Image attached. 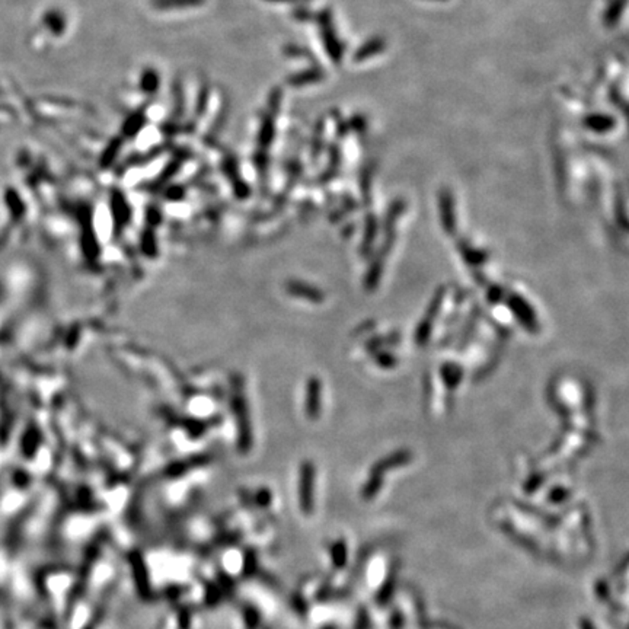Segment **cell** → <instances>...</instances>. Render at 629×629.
I'll return each instance as SVG.
<instances>
[{
	"label": "cell",
	"instance_id": "6da1fadb",
	"mask_svg": "<svg viewBox=\"0 0 629 629\" xmlns=\"http://www.w3.org/2000/svg\"><path fill=\"white\" fill-rule=\"evenodd\" d=\"M283 104V89L280 86H274L267 98L266 111L259 118V127L257 134V149L254 153L255 168L259 172L261 178L267 177L270 167V149L275 138V125Z\"/></svg>",
	"mask_w": 629,
	"mask_h": 629
},
{
	"label": "cell",
	"instance_id": "7a4b0ae2",
	"mask_svg": "<svg viewBox=\"0 0 629 629\" xmlns=\"http://www.w3.org/2000/svg\"><path fill=\"white\" fill-rule=\"evenodd\" d=\"M314 21H317V25H318V31H319L322 45L325 48V53L328 54L330 60L334 63L335 66L341 65L345 48L335 28L332 10L330 8L321 9L318 14L314 15Z\"/></svg>",
	"mask_w": 629,
	"mask_h": 629
},
{
	"label": "cell",
	"instance_id": "3957f363",
	"mask_svg": "<svg viewBox=\"0 0 629 629\" xmlns=\"http://www.w3.org/2000/svg\"><path fill=\"white\" fill-rule=\"evenodd\" d=\"M171 99H172V107H171L169 116L165 121L160 124V133L165 136L167 140H172L173 137H177L180 133H182L181 120L185 114L186 98H185L184 82L180 76L173 78V81H172Z\"/></svg>",
	"mask_w": 629,
	"mask_h": 629
},
{
	"label": "cell",
	"instance_id": "277c9868",
	"mask_svg": "<svg viewBox=\"0 0 629 629\" xmlns=\"http://www.w3.org/2000/svg\"><path fill=\"white\" fill-rule=\"evenodd\" d=\"M210 96H211V86H210V83L207 81H203V82H201L200 87H198V91H197L195 104H194V108H193V112H191V117L188 118L186 122L182 125V133L193 134L197 130L198 122L201 121V118H203L204 114L207 112Z\"/></svg>",
	"mask_w": 629,
	"mask_h": 629
},
{
	"label": "cell",
	"instance_id": "5b68a950",
	"mask_svg": "<svg viewBox=\"0 0 629 629\" xmlns=\"http://www.w3.org/2000/svg\"><path fill=\"white\" fill-rule=\"evenodd\" d=\"M229 114H231V100H229L228 95H224L216 117L213 118L207 133L203 137V143L206 146H215V143H217L222 131L224 130L226 124H228V121H229Z\"/></svg>",
	"mask_w": 629,
	"mask_h": 629
},
{
	"label": "cell",
	"instance_id": "8992f818",
	"mask_svg": "<svg viewBox=\"0 0 629 629\" xmlns=\"http://www.w3.org/2000/svg\"><path fill=\"white\" fill-rule=\"evenodd\" d=\"M326 78L323 67L319 65H310L308 69L288 74L286 83L292 87H306L310 85H317Z\"/></svg>",
	"mask_w": 629,
	"mask_h": 629
},
{
	"label": "cell",
	"instance_id": "52a82bcc",
	"mask_svg": "<svg viewBox=\"0 0 629 629\" xmlns=\"http://www.w3.org/2000/svg\"><path fill=\"white\" fill-rule=\"evenodd\" d=\"M193 155L191 152V149H188V147H178V149H175V153L172 155L171 160L168 162V165L162 169L160 175L159 177L152 182V190H156V188L162 186L163 184H165L167 181H169L175 173H177L181 167H182V163L186 160V159H190Z\"/></svg>",
	"mask_w": 629,
	"mask_h": 629
},
{
	"label": "cell",
	"instance_id": "ba28073f",
	"mask_svg": "<svg viewBox=\"0 0 629 629\" xmlns=\"http://www.w3.org/2000/svg\"><path fill=\"white\" fill-rule=\"evenodd\" d=\"M222 168L226 173V177L232 182L235 191L237 195L245 197L249 193L248 185L239 177V169H237V162L235 155L231 152V150H226L223 160H222Z\"/></svg>",
	"mask_w": 629,
	"mask_h": 629
},
{
	"label": "cell",
	"instance_id": "9c48e42d",
	"mask_svg": "<svg viewBox=\"0 0 629 629\" xmlns=\"http://www.w3.org/2000/svg\"><path fill=\"white\" fill-rule=\"evenodd\" d=\"M147 104L149 103L143 104L142 107H138L137 109H134L131 112L127 118H125V121L122 124V133L125 137L133 138L145 129V125L147 122V108H149Z\"/></svg>",
	"mask_w": 629,
	"mask_h": 629
},
{
	"label": "cell",
	"instance_id": "30bf717a",
	"mask_svg": "<svg viewBox=\"0 0 629 629\" xmlns=\"http://www.w3.org/2000/svg\"><path fill=\"white\" fill-rule=\"evenodd\" d=\"M386 50V40L383 36H372V39L364 41L353 54V60L356 63H363L377 54L383 53Z\"/></svg>",
	"mask_w": 629,
	"mask_h": 629
},
{
	"label": "cell",
	"instance_id": "8fae6325",
	"mask_svg": "<svg viewBox=\"0 0 629 629\" xmlns=\"http://www.w3.org/2000/svg\"><path fill=\"white\" fill-rule=\"evenodd\" d=\"M160 87V74L155 67H146L140 74V82H138V89L145 95L153 98L156 96Z\"/></svg>",
	"mask_w": 629,
	"mask_h": 629
},
{
	"label": "cell",
	"instance_id": "7c38bea8",
	"mask_svg": "<svg viewBox=\"0 0 629 629\" xmlns=\"http://www.w3.org/2000/svg\"><path fill=\"white\" fill-rule=\"evenodd\" d=\"M325 129H326V122L323 117H319L317 121H314L313 125V133L310 138V155L312 158H318L325 146Z\"/></svg>",
	"mask_w": 629,
	"mask_h": 629
},
{
	"label": "cell",
	"instance_id": "4fadbf2b",
	"mask_svg": "<svg viewBox=\"0 0 629 629\" xmlns=\"http://www.w3.org/2000/svg\"><path fill=\"white\" fill-rule=\"evenodd\" d=\"M204 3H206V0H150V5L158 10L198 8V6H203Z\"/></svg>",
	"mask_w": 629,
	"mask_h": 629
},
{
	"label": "cell",
	"instance_id": "5bb4252c",
	"mask_svg": "<svg viewBox=\"0 0 629 629\" xmlns=\"http://www.w3.org/2000/svg\"><path fill=\"white\" fill-rule=\"evenodd\" d=\"M308 414L310 417H317L321 409V383L318 379H312L308 386Z\"/></svg>",
	"mask_w": 629,
	"mask_h": 629
},
{
	"label": "cell",
	"instance_id": "9a60e30c",
	"mask_svg": "<svg viewBox=\"0 0 629 629\" xmlns=\"http://www.w3.org/2000/svg\"><path fill=\"white\" fill-rule=\"evenodd\" d=\"M339 165H341V147H339L337 142H334L330 145V165L323 171L321 180L323 182L331 181L337 175Z\"/></svg>",
	"mask_w": 629,
	"mask_h": 629
},
{
	"label": "cell",
	"instance_id": "2e32d148",
	"mask_svg": "<svg viewBox=\"0 0 629 629\" xmlns=\"http://www.w3.org/2000/svg\"><path fill=\"white\" fill-rule=\"evenodd\" d=\"M584 125L587 129L595 131H609L615 127V120L610 116L593 114L584 120Z\"/></svg>",
	"mask_w": 629,
	"mask_h": 629
},
{
	"label": "cell",
	"instance_id": "e0dca14e",
	"mask_svg": "<svg viewBox=\"0 0 629 629\" xmlns=\"http://www.w3.org/2000/svg\"><path fill=\"white\" fill-rule=\"evenodd\" d=\"M283 54L288 58H300V60H309L312 65H318L317 57L313 56V53L308 47L299 45V44H286L283 48Z\"/></svg>",
	"mask_w": 629,
	"mask_h": 629
},
{
	"label": "cell",
	"instance_id": "ac0fdd59",
	"mask_svg": "<svg viewBox=\"0 0 629 629\" xmlns=\"http://www.w3.org/2000/svg\"><path fill=\"white\" fill-rule=\"evenodd\" d=\"M628 3V0H613L610 6L608 8V12L605 14V25L608 27H613V25L619 21L622 17L625 6Z\"/></svg>",
	"mask_w": 629,
	"mask_h": 629
},
{
	"label": "cell",
	"instance_id": "d6986e66",
	"mask_svg": "<svg viewBox=\"0 0 629 629\" xmlns=\"http://www.w3.org/2000/svg\"><path fill=\"white\" fill-rule=\"evenodd\" d=\"M348 124H350V131L356 133L360 137L366 136L367 129H369V122H367V118L363 114H354L348 120Z\"/></svg>",
	"mask_w": 629,
	"mask_h": 629
},
{
	"label": "cell",
	"instance_id": "ffe728a7",
	"mask_svg": "<svg viewBox=\"0 0 629 629\" xmlns=\"http://www.w3.org/2000/svg\"><path fill=\"white\" fill-rule=\"evenodd\" d=\"M331 116H332V120H334V124H335L337 136H338L339 138H344V137L350 133V124H348V120H345V118L341 116V112L337 111V109H332V111H331Z\"/></svg>",
	"mask_w": 629,
	"mask_h": 629
},
{
	"label": "cell",
	"instance_id": "44dd1931",
	"mask_svg": "<svg viewBox=\"0 0 629 629\" xmlns=\"http://www.w3.org/2000/svg\"><path fill=\"white\" fill-rule=\"evenodd\" d=\"M293 18L299 22H306V21H314V12H312L310 9L305 8V6H297L295 10H293Z\"/></svg>",
	"mask_w": 629,
	"mask_h": 629
},
{
	"label": "cell",
	"instance_id": "7402d4cb",
	"mask_svg": "<svg viewBox=\"0 0 629 629\" xmlns=\"http://www.w3.org/2000/svg\"><path fill=\"white\" fill-rule=\"evenodd\" d=\"M264 2H271V3H301V2H308V0H264Z\"/></svg>",
	"mask_w": 629,
	"mask_h": 629
},
{
	"label": "cell",
	"instance_id": "603a6c76",
	"mask_svg": "<svg viewBox=\"0 0 629 629\" xmlns=\"http://www.w3.org/2000/svg\"><path fill=\"white\" fill-rule=\"evenodd\" d=\"M438 2H445V0H438Z\"/></svg>",
	"mask_w": 629,
	"mask_h": 629
}]
</instances>
